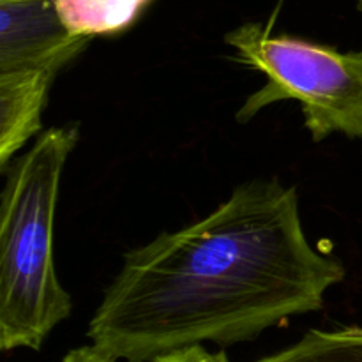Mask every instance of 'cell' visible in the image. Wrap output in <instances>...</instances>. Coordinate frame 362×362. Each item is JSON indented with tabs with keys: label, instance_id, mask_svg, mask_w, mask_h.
Wrapping results in <instances>:
<instances>
[{
	"label": "cell",
	"instance_id": "1",
	"mask_svg": "<svg viewBox=\"0 0 362 362\" xmlns=\"http://www.w3.org/2000/svg\"><path fill=\"white\" fill-rule=\"evenodd\" d=\"M343 279L341 262L308 240L296 187L251 180L207 218L124 255L87 336L115 362L253 341L322 310Z\"/></svg>",
	"mask_w": 362,
	"mask_h": 362
},
{
	"label": "cell",
	"instance_id": "2",
	"mask_svg": "<svg viewBox=\"0 0 362 362\" xmlns=\"http://www.w3.org/2000/svg\"><path fill=\"white\" fill-rule=\"evenodd\" d=\"M78 126L49 127L4 168L0 204V349L39 350L73 311L53 260L60 177Z\"/></svg>",
	"mask_w": 362,
	"mask_h": 362
},
{
	"label": "cell",
	"instance_id": "3",
	"mask_svg": "<svg viewBox=\"0 0 362 362\" xmlns=\"http://www.w3.org/2000/svg\"><path fill=\"white\" fill-rule=\"evenodd\" d=\"M225 41L240 64L267 76L237 112L240 124L265 106L293 99L300 103L313 141L332 133L362 138V49L338 52L296 35H276L260 23L240 25Z\"/></svg>",
	"mask_w": 362,
	"mask_h": 362
},
{
	"label": "cell",
	"instance_id": "4",
	"mask_svg": "<svg viewBox=\"0 0 362 362\" xmlns=\"http://www.w3.org/2000/svg\"><path fill=\"white\" fill-rule=\"evenodd\" d=\"M90 39L67 30L55 0H0V71H60Z\"/></svg>",
	"mask_w": 362,
	"mask_h": 362
},
{
	"label": "cell",
	"instance_id": "5",
	"mask_svg": "<svg viewBox=\"0 0 362 362\" xmlns=\"http://www.w3.org/2000/svg\"><path fill=\"white\" fill-rule=\"evenodd\" d=\"M59 69L0 71V166L9 165L28 138L41 131L49 85Z\"/></svg>",
	"mask_w": 362,
	"mask_h": 362
},
{
	"label": "cell",
	"instance_id": "6",
	"mask_svg": "<svg viewBox=\"0 0 362 362\" xmlns=\"http://www.w3.org/2000/svg\"><path fill=\"white\" fill-rule=\"evenodd\" d=\"M148 0H55L60 20L74 35L94 37L131 27Z\"/></svg>",
	"mask_w": 362,
	"mask_h": 362
},
{
	"label": "cell",
	"instance_id": "7",
	"mask_svg": "<svg viewBox=\"0 0 362 362\" xmlns=\"http://www.w3.org/2000/svg\"><path fill=\"white\" fill-rule=\"evenodd\" d=\"M258 362H362V327L313 329L292 346Z\"/></svg>",
	"mask_w": 362,
	"mask_h": 362
},
{
	"label": "cell",
	"instance_id": "8",
	"mask_svg": "<svg viewBox=\"0 0 362 362\" xmlns=\"http://www.w3.org/2000/svg\"><path fill=\"white\" fill-rule=\"evenodd\" d=\"M152 362H230V359L225 352H209L204 345H193L156 357Z\"/></svg>",
	"mask_w": 362,
	"mask_h": 362
},
{
	"label": "cell",
	"instance_id": "9",
	"mask_svg": "<svg viewBox=\"0 0 362 362\" xmlns=\"http://www.w3.org/2000/svg\"><path fill=\"white\" fill-rule=\"evenodd\" d=\"M62 362H115L110 356H106L105 352H101L99 349H95L94 345L90 346H81V349L71 350Z\"/></svg>",
	"mask_w": 362,
	"mask_h": 362
},
{
	"label": "cell",
	"instance_id": "10",
	"mask_svg": "<svg viewBox=\"0 0 362 362\" xmlns=\"http://www.w3.org/2000/svg\"><path fill=\"white\" fill-rule=\"evenodd\" d=\"M359 7L362 9V0H359Z\"/></svg>",
	"mask_w": 362,
	"mask_h": 362
}]
</instances>
